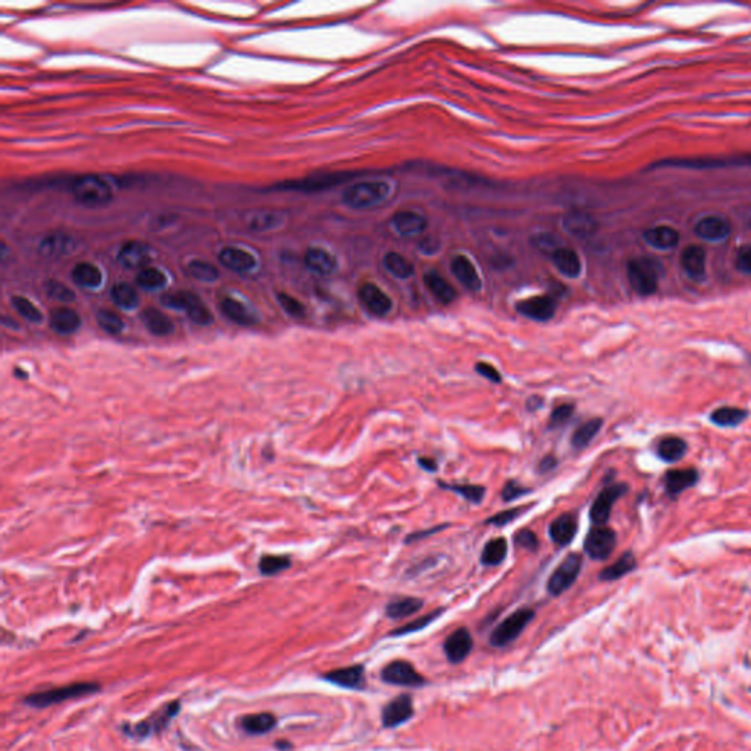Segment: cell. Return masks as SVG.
Segmentation results:
<instances>
[{
  "instance_id": "cell-1",
  "label": "cell",
  "mask_w": 751,
  "mask_h": 751,
  "mask_svg": "<svg viewBox=\"0 0 751 751\" xmlns=\"http://www.w3.org/2000/svg\"><path fill=\"white\" fill-rule=\"evenodd\" d=\"M391 194V187L380 181H364L343 191L342 200L355 210L372 208L382 204Z\"/></svg>"
},
{
  "instance_id": "cell-2",
  "label": "cell",
  "mask_w": 751,
  "mask_h": 751,
  "mask_svg": "<svg viewBox=\"0 0 751 751\" xmlns=\"http://www.w3.org/2000/svg\"><path fill=\"white\" fill-rule=\"evenodd\" d=\"M99 690H100V685L96 684V682H78V684L59 686V689H53V690H48V691L34 693V694L28 696L24 700V703L31 706V707H48V706H52V704H56V703H62V701L69 700V699H77V697H82V696L94 694Z\"/></svg>"
},
{
  "instance_id": "cell-3",
  "label": "cell",
  "mask_w": 751,
  "mask_h": 751,
  "mask_svg": "<svg viewBox=\"0 0 751 751\" xmlns=\"http://www.w3.org/2000/svg\"><path fill=\"white\" fill-rule=\"evenodd\" d=\"M72 192L77 201L87 207L104 206L113 197L111 185L103 178L94 175L78 178L72 187Z\"/></svg>"
},
{
  "instance_id": "cell-4",
  "label": "cell",
  "mask_w": 751,
  "mask_h": 751,
  "mask_svg": "<svg viewBox=\"0 0 751 751\" xmlns=\"http://www.w3.org/2000/svg\"><path fill=\"white\" fill-rule=\"evenodd\" d=\"M162 304L169 308L185 311L196 325L207 326L213 321V316L208 308L204 306L201 299L192 292L179 291L166 294L162 296Z\"/></svg>"
},
{
  "instance_id": "cell-5",
  "label": "cell",
  "mask_w": 751,
  "mask_h": 751,
  "mask_svg": "<svg viewBox=\"0 0 751 751\" xmlns=\"http://www.w3.org/2000/svg\"><path fill=\"white\" fill-rule=\"evenodd\" d=\"M534 616L535 613L530 608L515 611L493 630L490 635V645L493 647H505L511 645L512 641H515L521 635V633L525 630V627L530 624Z\"/></svg>"
},
{
  "instance_id": "cell-6",
  "label": "cell",
  "mask_w": 751,
  "mask_h": 751,
  "mask_svg": "<svg viewBox=\"0 0 751 751\" xmlns=\"http://www.w3.org/2000/svg\"><path fill=\"white\" fill-rule=\"evenodd\" d=\"M657 263L650 259H634L628 263L627 274L631 288L642 296L656 292L659 282Z\"/></svg>"
},
{
  "instance_id": "cell-7",
  "label": "cell",
  "mask_w": 751,
  "mask_h": 751,
  "mask_svg": "<svg viewBox=\"0 0 751 751\" xmlns=\"http://www.w3.org/2000/svg\"><path fill=\"white\" fill-rule=\"evenodd\" d=\"M179 701H172L165 706H162L159 711H156L148 719L138 722L135 725H125L123 731L126 735H130L137 740H144L152 734L159 733L160 729L166 728L169 722L174 719L179 712Z\"/></svg>"
},
{
  "instance_id": "cell-8",
  "label": "cell",
  "mask_w": 751,
  "mask_h": 751,
  "mask_svg": "<svg viewBox=\"0 0 751 751\" xmlns=\"http://www.w3.org/2000/svg\"><path fill=\"white\" fill-rule=\"evenodd\" d=\"M583 556L580 553H571L556 567L547 582V591L552 596H561L574 586L578 575L582 572Z\"/></svg>"
},
{
  "instance_id": "cell-9",
  "label": "cell",
  "mask_w": 751,
  "mask_h": 751,
  "mask_svg": "<svg viewBox=\"0 0 751 751\" xmlns=\"http://www.w3.org/2000/svg\"><path fill=\"white\" fill-rule=\"evenodd\" d=\"M616 533L606 525L593 527L584 540V550L594 561H605L613 553Z\"/></svg>"
},
{
  "instance_id": "cell-10",
  "label": "cell",
  "mask_w": 751,
  "mask_h": 751,
  "mask_svg": "<svg viewBox=\"0 0 751 751\" xmlns=\"http://www.w3.org/2000/svg\"><path fill=\"white\" fill-rule=\"evenodd\" d=\"M382 679L386 684L408 686V689H418L425 684L424 677L406 660H394L386 664L380 674Z\"/></svg>"
},
{
  "instance_id": "cell-11",
  "label": "cell",
  "mask_w": 751,
  "mask_h": 751,
  "mask_svg": "<svg viewBox=\"0 0 751 751\" xmlns=\"http://www.w3.org/2000/svg\"><path fill=\"white\" fill-rule=\"evenodd\" d=\"M628 491L625 483H615L606 486L599 493L594 504L590 509V518L596 525H605L609 521L613 505L619 498H622Z\"/></svg>"
},
{
  "instance_id": "cell-12",
  "label": "cell",
  "mask_w": 751,
  "mask_h": 751,
  "mask_svg": "<svg viewBox=\"0 0 751 751\" xmlns=\"http://www.w3.org/2000/svg\"><path fill=\"white\" fill-rule=\"evenodd\" d=\"M414 715V703L411 696L401 694L391 700L382 711V723L384 728H398L408 722Z\"/></svg>"
},
{
  "instance_id": "cell-13",
  "label": "cell",
  "mask_w": 751,
  "mask_h": 751,
  "mask_svg": "<svg viewBox=\"0 0 751 751\" xmlns=\"http://www.w3.org/2000/svg\"><path fill=\"white\" fill-rule=\"evenodd\" d=\"M473 635L467 628H458L452 634H449L443 642V652L447 660L454 664L462 663L468 655L473 652Z\"/></svg>"
},
{
  "instance_id": "cell-14",
  "label": "cell",
  "mask_w": 751,
  "mask_h": 751,
  "mask_svg": "<svg viewBox=\"0 0 751 751\" xmlns=\"http://www.w3.org/2000/svg\"><path fill=\"white\" fill-rule=\"evenodd\" d=\"M358 298L361 304L373 316L384 317L392 310V299L374 284L361 285V288L358 289Z\"/></svg>"
},
{
  "instance_id": "cell-15",
  "label": "cell",
  "mask_w": 751,
  "mask_h": 751,
  "mask_svg": "<svg viewBox=\"0 0 751 751\" xmlns=\"http://www.w3.org/2000/svg\"><path fill=\"white\" fill-rule=\"evenodd\" d=\"M517 310L531 320L547 321L556 313V301L550 295H538L523 299L517 304Z\"/></svg>"
},
{
  "instance_id": "cell-16",
  "label": "cell",
  "mask_w": 751,
  "mask_h": 751,
  "mask_svg": "<svg viewBox=\"0 0 751 751\" xmlns=\"http://www.w3.org/2000/svg\"><path fill=\"white\" fill-rule=\"evenodd\" d=\"M699 471L696 468H677L668 471L663 477L664 490L669 496H678L685 490L694 487L699 482Z\"/></svg>"
},
{
  "instance_id": "cell-17",
  "label": "cell",
  "mask_w": 751,
  "mask_h": 751,
  "mask_svg": "<svg viewBox=\"0 0 751 751\" xmlns=\"http://www.w3.org/2000/svg\"><path fill=\"white\" fill-rule=\"evenodd\" d=\"M326 681L348 690H362L366 686V671L362 664L335 669L323 677Z\"/></svg>"
},
{
  "instance_id": "cell-18",
  "label": "cell",
  "mask_w": 751,
  "mask_h": 751,
  "mask_svg": "<svg viewBox=\"0 0 751 751\" xmlns=\"http://www.w3.org/2000/svg\"><path fill=\"white\" fill-rule=\"evenodd\" d=\"M578 530V520L574 513H562L555 518L549 525V535L555 545L567 546L569 545Z\"/></svg>"
},
{
  "instance_id": "cell-19",
  "label": "cell",
  "mask_w": 751,
  "mask_h": 751,
  "mask_svg": "<svg viewBox=\"0 0 751 751\" xmlns=\"http://www.w3.org/2000/svg\"><path fill=\"white\" fill-rule=\"evenodd\" d=\"M694 230L703 240L722 241L731 233V225L723 218L706 216L697 222Z\"/></svg>"
},
{
  "instance_id": "cell-20",
  "label": "cell",
  "mask_w": 751,
  "mask_h": 751,
  "mask_svg": "<svg viewBox=\"0 0 751 751\" xmlns=\"http://www.w3.org/2000/svg\"><path fill=\"white\" fill-rule=\"evenodd\" d=\"M118 260L126 269H141L150 262V251L143 243L130 241L119 250Z\"/></svg>"
},
{
  "instance_id": "cell-21",
  "label": "cell",
  "mask_w": 751,
  "mask_h": 751,
  "mask_svg": "<svg viewBox=\"0 0 751 751\" xmlns=\"http://www.w3.org/2000/svg\"><path fill=\"white\" fill-rule=\"evenodd\" d=\"M564 228L577 238H589L597 230V222L584 211H569L564 218Z\"/></svg>"
},
{
  "instance_id": "cell-22",
  "label": "cell",
  "mask_w": 751,
  "mask_h": 751,
  "mask_svg": "<svg viewBox=\"0 0 751 751\" xmlns=\"http://www.w3.org/2000/svg\"><path fill=\"white\" fill-rule=\"evenodd\" d=\"M394 229L402 237H416L425 230L427 221L414 211H399L392 219Z\"/></svg>"
},
{
  "instance_id": "cell-23",
  "label": "cell",
  "mask_w": 751,
  "mask_h": 751,
  "mask_svg": "<svg viewBox=\"0 0 751 751\" xmlns=\"http://www.w3.org/2000/svg\"><path fill=\"white\" fill-rule=\"evenodd\" d=\"M304 262L313 273L320 276H329L338 269V262L335 257L323 248H308L304 257Z\"/></svg>"
},
{
  "instance_id": "cell-24",
  "label": "cell",
  "mask_w": 751,
  "mask_h": 751,
  "mask_svg": "<svg viewBox=\"0 0 751 751\" xmlns=\"http://www.w3.org/2000/svg\"><path fill=\"white\" fill-rule=\"evenodd\" d=\"M50 328L59 335H71L81 328L79 314L68 307H59L50 313Z\"/></svg>"
},
{
  "instance_id": "cell-25",
  "label": "cell",
  "mask_w": 751,
  "mask_h": 751,
  "mask_svg": "<svg viewBox=\"0 0 751 751\" xmlns=\"http://www.w3.org/2000/svg\"><path fill=\"white\" fill-rule=\"evenodd\" d=\"M454 276L469 291H479L482 288V279L474 267L465 255H458L450 263Z\"/></svg>"
},
{
  "instance_id": "cell-26",
  "label": "cell",
  "mask_w": 751,
  "mask_h": 751,
  "mask_svg": "<svg viewBox=\"0 0 751 751\" xmlns=\"http://www.w3.org/2000/svg\"><path fill=\"white\" fill-rule=\"evenodd\" d=\"M219 260L225 267L233 272H250L257 266L255 259L250 252L233 247L222 250L219 254Z\"/></svg>"
},
{
  "instance_id": "cell-27",
  "label": "cell",
  "mask_w": 751,
  "mask_h": 751,
  "mask_svg": "<svg viewBox=\"0 0 751 751\" xmlns=\"http://www.w3.org/2000/svg\"><path fill=\"white\" fill-rule=\"evenodd\" d=\"M681 266L693 279H701L706 273V252L699 245H690L682 251Z\"/></svg>"
},
{
  "instance_id": "cell-28",
  "label": "cell",
  "mask_w": 751,
  "mask_h": 751,
  "mask_svg": "<svg viewBox=\"0 0 751 751\" xmlns=\"http://www.w3.org/2000/svg\"><path fill=\"white\" fill-rule=\"evenodd\" d=\"M425 288L430 291L438 301L442 304H450L457 298V292L452 285H449L445 277L436 272H428L423 277Z\"/></svg>"
},
{
  "instance_id": "cell-29",
  "label": "cell",
  "mask_w": 751,
  "mask_h": 751,
  "mask_svg": "<svg viewBox=\"0 0 751 751\" xmlns=\"http://www.w3.org/2000/svg\"><path fill=\"white\" fill-rule=\"evenodd\" d=\"M686 450H689V445H686L684 439L677 438V436L663 438L657 443V447H656L657 457L668 464L681 461L685 457Z\"/></svg>"
},
{
  "instance_id": "cell-30",
  "label": "cell",
  "mask_w": 751,
  "mask_h": 751,
  "mask_svg": "<svg viewBox=\"0 0 751 751\" xmlns=\"http://www.w3.org/2000/svg\"><path fill=\"white\" fill-rule=\"evenodd\" d=\"M221 311L233 323L241 326H252L257 323V317L243 303L233 298H223L221 301Z\"/></svg>"
},
{
  "instance_id": "cell-31",
  "label": "cell",
  "mask_w": 751,
  "mask_h": 751,
  "mask_svg": "<svg viewBox=\"0 0 751 751\" xmlns=\"http://www.w3.org/2000/svg\"><path fill=\"white\" fill-rule=\"evenodd\" d=\"M141 320L148 332L156 336H169L175 330L172 320L156 308H145L141 314Z\"/></svg>"
},
{
  "instance_id": "cell-32",
  "label": "cell",
  "mask_w": 751,
  "mask_h": 751,
  "mask_svg": "<svg viewBox=\"0 0 751 751\" xmlns=\"http://www.w3.org/2000/svg\"><path fill=\"white\" fill-rule=\"evenodd\" d=\"M645 240L657 250H669L678 245L679 233L671 226H655L645 232Z\"/></svg>"
},
{
  "instance_id": "cell-33",
  "label": "cell",
  "mask_w": 751,
  "mask_h": 751,
  "mask_svg": "<svg viewBox=\"0 0 751 751\" xmlns=\"http://www.w3.org/2000/svg\"><path fill=\"white\" fill-rule=\"evenodd\" d=\"M553 265L567 277H578L582 274V260L578 254L569 248H560L552 254Z\"/></svg>"
},
{
  "instance_id": "cell-34",
  "label": "cell",
  "mask_w": 751,
  "mask_h": 751,
  "mask_svg": "<svg viewBox=\"0 0 751 751\" xmlns=\"http://www.w3.org/2000/svg\"><path fill=\"white\" fill-rule=\"evenodd\" d=\"M637 568V560L633 552H625L616 562L606 567L599 574L600 582H616L619 578L625 577Z\"/></svg>"
},
{
  "instance_id": "cell-35",
  "label": "cell",
  "mask_w": 751,
  "mask_h": 751,
  "mask_svg": "<svg viewBox=\"0 0 751 751\" xmlns=\"http://www.w3.org/2000/svg\"><path fill=\"white\" fill-rule=\"evenodd\" d=\"M424 602L418 597H401L395 599L386 606V615L391 619H402L417 613L423 608Z\"/></svg>"
},
{
  "instance_id": "cell-36",
  "label": "cell",
  "mask_w": 751,
  "mask_h": 751,
  "mask_svg": "<svg viewBox=\"0 0 751 751\" xmlns=\"http://www.w3.org/2000/svg\"><path fill=\"white\" fill-rule=\"evenodd\" d=\"M277 721L272 713H255L247 715L241 719V728L251 735H262L270 733L276 726Z\"/></svg>"
},
{
  "instance_id": "cell-37",
  "label": "cell",
  "mask_w": 751,
  "mask_h": 751,
  "mask_svg": "<svg viewBox=\"0 0 751 751\" xmlns=\"http://www.w3.org/2000/svg\"><path fill=\"white\" fill-rule=\"evenodd\" d=\"M748 417V411L738 406H721L711 414V421L719 427H737Z\"/></svg>"
},
{
  "instance_id": "cell-38",
  "label": "cell",
  "mask_w": 751,
  "mask_h": 751,
  "mask_svg": "<svg viewBox=\"0 0 751 751\" xmlns=\"http://www.w3.org/2000/svg\"><path fill=\"white\" fill-rule=\"evenodd\" d=\"M74 282L84 288H97L101 285L103 276L97 266L91 263H78L72 269Z\"/></svg>"
},
{
  "instance_id": "cell-39",
  "label": "cell",
  "mask_w": 751,
  "mask_h": 751,
  "mask_svg": "<svg viewBox=\"0 0 751 751\" xmlns=\"http://www.w3.org/2000/svg\"><path fill=\"white\" fill-rule=\"evenodd\" d=\"M602 425H603V420L602 418H591V420L583 423L572 433V438H571L572 447L584 449L586 446H589L591 443V440L600 432V428H602Z\"/></svg>"
},
{
  "instance_id": "cell-40",
  "label": "cell",
  "mask_w": 751,
  "mask_h": 751,
  "mask_svg": "<svg viewBox=\"0 0 751 751\" xmlns=\"http://www.w3.org/2000/svg\"><path fill=\"white\" fill-rule=\"evenodd\" d=\"M72 250V240L68 235L56 233L46 237L40 244V252L46 257H62Z\"/></svg>"
},
{
  "instance_id": "cell-41",
  "label": "cell",
  "mask_w": 751,
  "mask_h": 751,
  "mask_svg": "<svg viewBox=\"0 0 751 751\" xmlns=\"http://www.w3.org/2000/svg\"><path fill=\"white\" fill-rule=\"evenodd\" d=\"M508 555V542L504 538L491 539L486 543L482 552V564L486 567H496L505 561Z\"/></svg>"
},
{
  "instance_id": "cell-42",
  "label": "cell",
  "mask_w": 751,
  "mask_h": 751,
  "mask_svg": "<svg viewBox=\"0 0 751 751\" xmlns=\"http://www.w3.org/2000/svg\"><path fill=\"white\" fill-rule=\"evenodd\" d=\"M383 266L398 279H408L414 273V266L399 252H388L383 257Z\"/></svg>"
},
{
  "instance_id": "cell-43",
  "label": "cell",
  "mask_w": 751,
  "mask_h": 751,
  "mask_svg": "<svg viewBox=\"0 0 751 751\" xmlns=\"http://www.w3.org/2000/svg\"><path fill=\"white\" fill-rule=\"evenodd\" d=\"M112 299L113 303L123 308V310H133L140 304V298L137 291L128 284H118L112 288Z\"/></svg>"
},
{
  "instance_id": "cell-44",
  "label": "cell",
  "mask_w": 751,
  "mask_h": 751,
  "mask_svg": "<svg viewBox=\"0 0 751 751\" xmlns=\"http://www.w3.org/2000/svg\"><path fill=\"white\" fill-rule=\"evenodd\" d=\"M439 487L445 490L455 491L457 495L462 496L464 499L469 501L471 504H480L486 495V487L484 486H476V484H449L445 482H438Z\"/></svg>"
},
{
  "instance_id": "cell-45",
  "label": "cell",
  "mask_w": 751,
  "mask_h": 751,
  "mask_svg": "<svg viewBox=\"0 0 751 751\" xmlns=\"http://www.w3.org/2000/svg\"><path fill=\"white\" fill-rule=\"evenodd\" d=\"M137 284L147 291H153L165 287L166 276L156 267H148L140 270L137 274Z\"/></svg>"
},
{
  "instance_id": "cell-46",
  "label": "cell",
  "mask_w": 751,
  "mask_h": 751,
  "mask_svg": "<svg viewBox=\"0 0 751 751\" xmlns=\"http://www.w3.org/2000/svg\"><path fill=\"white\" fill-rule=\"evenodd\" d=\"M291 560L288 556H281V555H267V556H263L262 561L259 564V569L263 575H276L279 572H282L285 569H288L291 567Z\"/></svg>"
},
{
  "instance_id": "cell-47",
  "label": "cell",
  "mask_w": 751,
  "mask_h": 751,
  "mask_svg": "<svg viewBox=\"0 0 751 751\" xmlns=\"http://www.w3.org/2000/svg\"><path fill=\"white\" fill-rule=\"evenodd\" d=\"M12 306L18 311L19 316H23L24 318L31 321V323H40V321L43 320L41 311L30 301V299L24 296H19V295L12 296Z\"/></svg>"
},
{
  "instance_id": "cell-48",
  "label": "cell",
  "mask_w": 751,
  "mask_h": 751,
  "mask_svg": "<svg viewBox=\"0 0 751 751\" xmlns=\"http://www.w3.org/2000/svg\"><path fill=\"white\" fill-rule=\"evenodd\" d=\"M97 323L104 332L111 335H119L123 330V320L111 310H99Z\"/></svg>"
},
{
  "instance_id": "cell-49",
  "label": "cell",
  "mask_w": 751,
  "mask_h": 751,
  "mask_svg": "<svg viewBox=\"0 0 751 751\" xmlns=\"http://www.w3.org/2000/svg\"><path fill=\"white\" fill-rule=\"evenodd\" d=\"M442 613H443V609H436V611H433V612H430V613H427V615H424V616L417 618L416 621L410 622V624H406V625H404V627H401V628L392 631L391 635L399 637V635H405V634H411V633L420 631V630L425 628L427 625H430L432 622H433L435 619H438Z\"/></svg>"
},
{
  "instance_id": "cell-50",
  "label": "cell",
  "mask_w": 751,
  "mask_h": 751,
  "mask_svg": "<svg viewBox=\"0 0 751 751\" xmlns=\"http://www.w3.org/2000/svg\"><path fill=\"white\" fill-rule=\"evenodd\" d=\"M188 273L203 282H214L219 277L216 267L200 260H194L188 265Z\"/></svg>"
},
{
  "instance_id": "cell-51",
  "label": "cell",
  "mask_w": 751,
  "mask_h": 751,
  "mask_svg": "<svg viewBox=\"0 0 751 751\" xmlns=\"http://www.w3.org/2000/svg\"><path fill=\"white\" fill-rule=\"evenodd\" d=\"M277 301L279 304H281V307L285 310V313H288L289 316L295 317V318H303L306 316V308L304 306L298 301L296 298L285 294V292H281L277 294Z\"/></svg>"
},
{
  "instance_id": "cell-52",
  "label": "cell",
  "mask_w": 751,
  "mask_h": 751,
  "mask_svg": "<svg viewBox=\"0 0 751 751\" xmlns=\"http://www.w3.org/2000/svg\"><path fill=\"white\" fill-rule=\"evenodd\" d=\"M46 292L50 298L56 299L59 303H71L75 299V294L67 285L56 281H49L46 284Z\"/></svg>"
},
{
  "instance_id": "cell-53",
  "label": "cell",
  "mask_w": 751,
  "mask_h": 751,
  "mask_svg": "<svg viewBox=\"0 0 751 751\" xmlns=\"http://www.w3.org/2000/svg\"><path fill=\"white\" fill-rule=\"evenodd\" d=\"M575 411V406L572 404H562L552 411L549 418V428H557L568 423Z\"/></svg>"
},
{
  "instance_id": "cell-54",
  "label": "cell",
  "mask_w": 751,
  "mask_h": 751,
  "mask_svg": "<svg viewBox=\"0 0 751 751\" xmlns=\"http://www.w3.org/2000/svg\"><path fill=\"white\" fill-rule=\"evenodd\" d=\"M524 512V508L523 506H518V508H512V509H506V511H502L496 515H493V517L487 518L484 521L486 525H496V527H504L506 524H509L511 521L517 520L520 515Z\"/></svg>"
},
{
  "instance_id": "cell-55",
  "label": "cell",
  "mask_w": 751,
  "mask_h": 751,
  "mask_svg": "<svg viewBox=\"0 0 751 751\" xmlns=\"http://www.w3.org/2000/svg\"><path fill=\"white\" fill-rule=\"evenodd\" d=\"M513 542L518 547L527 549L530 552L538 550V547H539V538L535 535V533H533L531 530H527V528H523V530L517 531V534H515V538H513Z\"/></svg>"
},
{
  "instance_id": "cell-56",
  "label": "cell",
  "mask_w": 751,
  "mask_h": 751,
  "mask_svg": "<svg viewBox=\"0 0 751 751\" xmlns=\"http://www.w3.org/2000/svg\"><path fill=\"white\" fill-rule=\"evenodd\" d=\"M527 493H530V489H525V487L521 486L520 483H517L515 480H511V482H508V483L504 486L501 495H502L504 502H512V501H515V499L520 498V496L527 495Z\"/></svg>"
},
{
  "instance_id": "cell-57",
  "label": "cell",
  "mask_w": 751,
  "mask_h": 751,
  "mask_svg": "<svg viewBox=\"0 0 751 751\" xmlns=\"http://www.w3.org/2000/svg\"><path fill=\"white\" fill-rule=\"evenodd\" d=\"M737 269L745 274H751V245H742L737 252Z\"/></svg>"
},
{
  "instance_id": "cell-58",
  "label": "cell",
  "mask_w": 751,
  "mask_h": 751,
  "mask_svg": "<svg viewBox=\"0 0 751 751\" xmlns=\"http://www.w3.org/2000/svg\"><path fill=\"white\" fill-rule=\"evenodd\" d=\"M474 369H476V372L480 376L486 377L487 380H490L493 383H502V374L499 373V370H496L495 367H493L491 364H489V362H477Z\"/></svg>"
},
{
  "instance_id": "cell-59",
  "label": "cell",
  "mask_w": 751,
  "mask_h": 751,
  "mask_svg": "<svg viewBox=\"0 0 751 751\" xmlns=\"http://www.w3.org/2000/svg\"><path fill=\"white\" fill-rule=\"evenodd\" d=\"M533 244L535 248H539L540 251L543 252H555L556 250H560V247L556 245V240L552 237V235H539V237H535L533 240Z\"/></svg>"
},
{
  "instance_id": "cell-60",
  "label": "cell",
  "mask_w": 751,
  "mask_h": 751,
  "mask_svg": "<svg viewBox=\"0 0 751 751\" xmlns=\"http://www.w3.org/2000/svg\"><path fill=\"white\" fill-rule=\"evenodd\" d=\"M449 524H445V525H438V527H433L430 530H424V531H418V533H413L408 539H406L405 542L406 543H411V542H417V540H421V539H425L428 538V535H432L433 533H438V531H442L445 528H447Z\"/></svg>"
},
{
  "instance_id": "cell-61",
  "label": "cell",
  "mask_w": 751,
  "mask_h": 751,
  "mask_svg": "<svg viewBox=\"0 0 751 751\" xmlns=\"http://www.w3.org/2000/svg\"><path fill=\"white\" fill-rule=\"evenodd\" d=\"M556 465H557V460L553 455H547L540 461L539 471L540 473H549V471H552Z\"/></svg>"
},
{
  "instance_id": "cell-62",
  "label": "cell",
  "mask_w": 751,
  "mask_h": 751,
  "mask_svg": "<svg viewBox=\"0 0 751 751\" xmlns=\"http://www.w3.org/2000/svg\"><path fill=\"white\" fill-rule=\"evenodd\" d=\"M417 461H418V465L423 467V468L427 469V471H436V469H438V464H436V461L432 460V458H423V457H421V458H418Z\"/></svg>"
},
{
  "instance_id": "cell-63",
  "label": "cell",
  "mask_w": 751,
  "mask_h": 751,
  "mask_svg": "<svg viewBox=\"0 0 751 751\" xmlns=\"http://www.w3.org/2000/svg\"><path fill=\"white\" fill-rule=\"evenodd\" d=\"M542 405H543V398H542V396H538V395H534V396H531V398L528 399V402H527V408H528L530 411H535V410H539Z\"/></svg>"
},
{
  "instance_id": "cell-64",
  "label": "cell",
  "mask_w": 751,
  "mask_h": 751,
  "mask_svg": "<svg viewBox=\"0 0 751 751\" xmlns=\"http://www.w3.org/2000/svg\"><path fill=\"white\" fill-rule=\"evenodd\" d=\"M432 241H433V238H427V240H424V241L421 243L420 247H421V250H423L424 252L432 254V252H435V251L439 248V245H432Z\"/></svg>"
}]
</instances>
